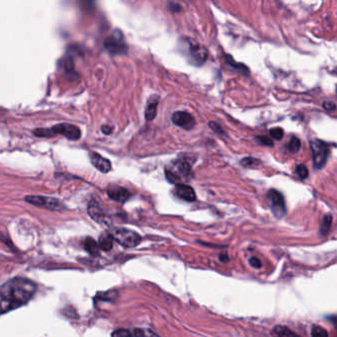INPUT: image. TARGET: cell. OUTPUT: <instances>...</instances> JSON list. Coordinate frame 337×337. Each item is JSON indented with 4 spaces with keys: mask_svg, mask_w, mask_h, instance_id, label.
<instances>
[{
    "mask_svg": "<svg viewBox=\"0 0 337 337\" xmlns=\"http://www.w3.org/2000/svg\"><path fill=\"white\" fill-rule=\"evenodd\" d=\"M37 291L36 284L26 278H13L0 288V309L2 313L18 308L31 300Z\"/></svg>",
    "mask_w": 337,
    "mask_h": 337,
    "instance_id": "6da1fadb",
    "label": "cell"
},
{
    "mask_svg": "<svg viewBox=\"0 0 337 337\" xmlns=\"http://www.w3.org/2000/svg\"><path fill=\"white\" fill-rule=\"evenodd\" d=\"M192 170V164L190 160L186 157H179L176 160L168 164L165 169V177L172 184H180L184 179H186Z\"/></svg>",
    "mask_w": 337,
    "mask_h": 337,
    "instance_id": "7a4b0ae2",
    "label": "cell"
},
{
    "mask_svg": "<svg viewBox=\"0 0 337 337\" xmlns=\"http://www.w3.org/2000/svg\"><path fill=\"white\" fill-rule=\"evenodd\" d=\"M60 134L70 140H78L81 137V130L75 125L61 123L52 126L50 128H39V137H49L52 135Z\"/></svg>",
    "mask_w": 337,
    "mask_h": 337,
    "instance_id": "3957f363",
    "label": "cell"
},
{
    "mask_svg": "<svg viewBox=\"0 0 337 337\" xmlns=\"http://www.w3.org/2000/svg\"><path fill=\"white\" fill-rule=\"evenodd\" d=\"M182 46L183 52L189 57V61L192 64L201 65L206 61L208 57V51L204 46L194 42L189 39L183 41Z\"/></svg>",
    "mask_w": 337,
    "mask_h": 337,
    "instance_id": "277c9868",
    "label": "cell"
},
{
    "mask_svg": "<svg viewBox=\"0 0 337 337\" xmlns=\"http://www.w3.org/2000/svg\"><path fill=\"white\" fill-rule=\"evenodd\" d=\"M111 232L115 238V241H117L120 245L126 248L135 247L141 241V237L137 232L127 229V228H122V227L115 228Z\"/></svg>",
    "mask_w": 337,
    "mask_h": 337,
    "instance_id": "5b68a950",
    "label": "cell"
},
{
    "mask_svg": "<svg viewBox=\"0 0 337 337\" xmlns=\"http://www.w3.org/2000/svg\"><path fill=\"white\" fill-rule=\"evenodd\" d=\"M311 153H312V160H313V165L315 168L319 169L322 168L328 157V146L327 144L320 140V139H313L309 143Z\"/></svg>",
    "mask_w": 337,
    "mask_h": 337,
    "instance_id": "8992f818",
    "label": "cell"
},
{
    "mask_svg": "<svg viewBox=\"0 0 337 337\" xmlns=\"http://www.w3.org/2000/svg\"><path fill=\"white\" fill-rule=\"evenodd\" d=\"M25 201L36 207L43 208L49 211H61L64 209V205L57 199L44 196H26Z\"/></svg>",
    "mask_w": 337,
    "mask_h": 337,
    "instance_id": "52a82bcc",
    "label": "cell"
},
{
    "mask_svg": "<svg viewBox=\"0 0 337 337\" xmlns=\"http://www.w3.org/2000/svg\"><path fill=\"white\" fill-rule=\"evenodd\" d=\"M104 46L112 54L126 53L127 50V44L120 31H115L111 36H109L104 42Z\"/></svg>",
    "mask_w": 337,
    "mask_h": 337,
    "instance_id": "ba28073f",
    "label": "cell"
},
{
    "mask_svg": "<svg viewBox=\"0 0 337 337\" xmlns=\"http://www.w3.org/2000/svg\"><path fill=\"white\" fill-rule=\"evenodd\" d=\"M267 197L271 202L272 211L275 214V216L278 218L284 216L287 212V207L283 195L279 191L272 189L268 192Z\"/></svg>",
    "mask_w": 337,
    "mask_h": 337,
    "instance_id": "9c48e42d",
    "label": "cell"
},
{
    "mask_svg": "<svg viewBox=\"0 0 337 337\" xmlns=\"http://www.w3.org/2000/svg\"><path fill=\"white\" fill-rule=\"evenodd\" d=\"M172 122L174 125L184 128V129H191L194 127L196 125V120L195 118L188 112L185 111H177L175 112L172 117Z\"/></svg>",
    "mask_w": 337,
    "mask_h": 337,
    "instance_id": "30bf717a",
    "label": "cell"
},
{
    "mask_svg": "<svg viewBox=\"0 0 337 337\" xmlns=\"http://www.w3.org/2000/svg\"><path fill=\"white\" fill-rule=\"evenodd\" d=\"M112 337H159L153 331L145 328H133V329H118L115 330Z\"/></svg>",
    "mask_w": 337,
    "mask_h": 337,
    "instance_id": "8fae6325",
    "label": "cell"
},
{
    "mask_svg": "<svg viewBox=\"0 0 337 337\" xmlns=\"http://www.w3.org/2000/svg\"><path fill=\"white\" fill-rule=\"evenodd\" d=\"M107 195L109 196L110 199H112L116 202H119V203H125L131 196V194L128 190H126L124 187L117 186V185H112V186L108 187Z\"/></svg>",
    "mask_w": 337,
    "mask_h": 337,
    "instance_id": "7c38bea8",
    "label": "cell"
},
{
    "mask_svg": "<svg viewBox=\"0 0 337 337\" xmlns=\"http://www.w3.org/2000/svg\"><path fill=\"white\" fill-rule=\"evenodd\" d=\"M90 161L92 165L102 173H108L112 169L111 161L97 152L90 153Z\"/></svg>",
    "mask_w": 337,
    "mask_h": 337,
    "instance_id": "4fadbf2b",
    "label": "cell"
},
{
    "mask_svg": "<svg viewBox=\"0 0 337 337\" xmlns=\"http://www.w3.org/2000/svg\"><path fill=\"white\" fill-rule=\"evenodd\" d=\"M174 193L178 198L187 202H194L196 200V193L194 189L187 184L180 183L175 185Z\"/></svg>",
    "mask_w": 337,
    "mask_h": 337,
    "instance_id": "5bb4252c",
    "label": "cell"
},
{
    "mask_svg": "<svg viewBox=\"0 0 337 337\" xmlns=\"http://www.w3.org/2000/svg\"><path fill=\"white\" fill-rule=\"evenodd\" d=\"M157 106H158V97L157 96H152L148 99L146 107H145V112H144V117L146 121H152L156 114H157Z\"/></svg>",
    "mask_w": 337,
    "mask_h": 337,
    "instance_id": "9a60e30c",
    "label": "cell"
},
{
    "mask_svg": "<svg viewBox=\"0 0 337 337\" xmlns=\"http://www.w3.org/2000/svg\"><path fill=\"white\" fill-rule=\"evenodd\" d=\"M114 241H115V238H114L112 232L106 231L100 235L98 243H99L100 249H102L104 251H109L110 249L113 248Z\"/></svg>",
    "mask_w": 337,
    "mask_h": 337,
    "instance_id": "2e32d148",
    "label": "cell"
},
{
    "mask_svg": "<svg viewBox=\"0 0 337 337\" xmlns=\"http://www.w3.org/2000/svg\"><path fill=\"white\" fill-rule=\"evenodd\" d=\"M88 211H89V214L92 216L93 219H95L99 222H105L106 215H105L104 211H102V209L97 204L90 205Z\"/></svg>",
    "mask_w": 337,
    "mask_h": 337,
    "instance_id": "e0dca14e",
    "label": "cell"
},
{
    "mask_svg": "<svg viewBox=\"0 0 337 337\" xmlns=\"http://www.w3.org/2000/svg\"><path fill=\"white\" fill-rule=\"evenodd\" d=\"M273 337H300L285 326H276L272 331Z\"/></svg>",
    "mask_w": 337,
    "mask_h": 337,
    "instance_id": "ac0fdd59",
    "label": "cell"
},
{
    "mask_svg": "<svg viewBox=\"0 0 337 337\" xmlns=\"http://www.w3.org/2000/svg\"><path fill=\"white\" fill-rule=\"evenodd\" d=\"M84 247L86 249V251H88L90 254L92 255H97L99 253V243L97 241H95L92 237H87L84 241Z\"/></svg>",
    "mask_w": 337,
    "mask_h": 337,
    "instance_id": "d6986e66",
    "label": "cell"
},
{
    "mask_svg": "<svg viewBox=\"0 0 337 337\" xmlns=\"http://www.w3.org/2000/svg\"><path fill=\"white\" fill-rule=\"evenodd\" d=\"M331 224H332V216L331 214H325L323 219H322V222H321V225H320V233L322 235H326L331 227Z\"/></svg>",
    "mask_w": 337,
    "mask_h": 337,
    "instance_id": "ffe728a7",
    "label": "cell"
},
{
    "mask_svg": "<svg viewBox=\"0 0 337 337\" xmlns=\"http://www.w3.org/2000/svg\"><path fill=\"white\" fill-rule=\"evenodd\" d=\"M300 146H301V143H300L299 138L296 136H292L288 144L289 150L291 152H297L300 149Z\"/></svg>",
    "mask_w": 337,
    "mask_h": 337,
    "instance_id": "44dd1931",
    "label": "cell"
},
{
    "mask_svg": "<svg viewBox=\"0 0 337 337\" xmlns=\"http://www.w3.org/2000/svg\"><path fill=\"white\" fill-rule=\"evenodd\" d=\"M311 336L312 337H328V334L323 327L314 325L311 329Z\"/></svg>",
    "mask_w": 337,
    "mask_h": 337,
    "instance_id": "7402d4cb",
    "label": "cell"
},
{
    "mask_svg": "<svg viewBox=\"0 0 337 337\" xmlns=\"http://www.w3.org/2000/svg\"><path fill=\"white\" fill-rule=\"evenodd\" d=\"M295 172L300 179H304L308 176V169L304 164H297L295 167Z\"/></svg>",
    "mask_w": 337,
    "mask_h": 337,
    "instance_id": "603a6c76",
    "label": "cell"
},
{
    "mask_svg": "<svg viewBox=\"0 0 337 337\" xmlns=\"http://www.w3.org/2000/svg\"><path fill=\"white\" fill-rule=\"evenodd\" d=\"M226 60H227V62H228V64H230L232 67H235V68H238L239 70H241L242 72H245V73H247L248 72V68L244 65V64H242V63H238V62H235L232 58H231V56H229V55H226Z\"/></svg>",
    "mask_w": 337,
    "mask_h": 337,
    "instance_id": "cb8c5ba5",
    "label": "cell"
},
{
    "mask_svg": "<svg viewBox=\"0 0 337 337\" xmlns=\"http://www.w3.org/2000/svg\"><path fill=\"white\" fill-rule=\"evenodd\" d=\"M258 163H259V160L255 159L253 157H245L241 161V164L245 167H253V166H256Z\"/></svg>",
    "mask_w": 337,
    "mask_h": 337,
    "instance_id": "d4e9b609",
    "label": "cell"
},
{
    "mask_svg": "<svg viewBox=\"0 0 337 337\" xmlns=\"http://www.w3.org/2000/svg\"><path fill=\"white\" fill-rule=\"evenodd\" d=\"M270 134L275 139H281L284 135V130L281 127H274L270 129Z\"/></svg>",
    "mask_w": 337,
    "mask_h": 337,
    "instance_id": "484cf974",
    "label": "cell"
},
{
    "mask_svg": "<svg viewBox=\"0 0 337 337\" xmlns=\"http://www.w3.org/2000/svg\"><path fill=\"white\" fill-rule=\"evenodd\" d=\"M209 126H210V127H211L213 131H215L216 133H218V134L223 133V130H222L221 126H220L219 125H217L216 123H214V122H210V123H209Z\"/></svg>",
    "mask_w": 337,
    "mask_h": 337,
    "instance_id": "4316f807",
    "label": "cell"
},
{
    "mask_svg": "<svg viewBox=\"0 0 337 337\" xmlns=\"http://www.w3.org/2000/svg\"><path fill=\"white\" fill-rule=\"evenodd\" d=\"M168 9L172 12H178L181 10V6L177 3H174V2H170L168 3Z\"/></svg>",
    "mask_w": 337,
    "mask_h": 337,
    "instance_id": "83f0119b",
    "label": "cell"
},
{
    "mask_svg": "<svg viewBox=\"0 0 337 337\" xmlns=\"http://www.w3.org/2000/svg\"><path fill=\"white\" fill-rule=\"evenodd\" d=\"M258 139L261 143L265 144V145H272L273 142H272V139L267 137V136H258Z\"/></svg>",
    "mask_w": 337,
    "mask_h": 337,
    "instance_id": "f1b7e54d",
    "label": "cell"
},
{
    "mask_svg": "<svg viewBox=\"0 0 337 337\" xmlns=\"http://www.w3.org/2000/svg\"><path fill=\"white\" fill-rule=\"evenodd\" d=\"M250 264H251V266L252 267H254V268H260L261 267V262H260V260L259 259H257V258H251L250 259Z\"/></svg>",
    "mask_w": 337,
    "mask_h": 337,
    "instance_id": "f546056e",
    "label": "cell"
},
{
    "mask_svg": "<svg viewBox=\"0 0 337 337\" xmlns=\"http://www.w3.org/2000/svg\"><path fill=\"white\" fill-rule=\"evenodd\" d=\"M323 107H324L326 110H328V111H332V110H334V109L336 108V106H335L332 102H325V103L323 104Z\"/></svg>",
    "mask_w": 337,
    "mask_h": 337,
    "instance_id": "4dcf8cb0",
    "label": "cell"
},
{
    "mask_svg": "<svg viewBox=\"0 0 337 337\" xmlns=\"http://www.w3.org/2000/svg\"><path fill=\"white\" fill-rule=\"evenodd\" d=\"M113 128L110 126H107V125H104L102 126V131L105 133V134H110L112 132Z\"/></svg>",
    "mask_w": 337,
    "mask_h": 337,
    "instance_id": "1f68e13d",
    "label": "cell"
}]
</instances>
